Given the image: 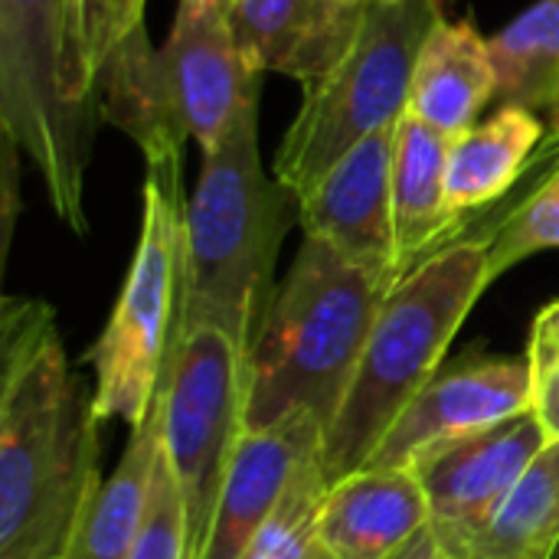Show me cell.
Listing matches in <instances>:
<instances>
[{
  "label": "cell",
  "mask_w": 559,
  "mask_h": 559,
  "mask_svg": "<svg viewBox=\"0 0 559 559\" xmlns=\"http://www.w3.org/2000/svg\"><path fill=\"white\" fill-rule=\"evenodd\" d=\"M160 75L180 128L213 151L236 118L259 102L262 72L252 69L236 43L229 3H180L160 46Z\"/></svg>",
  "instance_id": "cell-10"
},
{
  "label": "cell",
  "mask_w": 559,
  "mask_h": 559,
  "mask_svg": "<svg viewBox=\"0 0 559 559\" xmlns=\"http://www.w3.org/2000/svg\"><path fill=\"white\" fill-rule=\"evenodd\" d=\"M400 124L350 147L298 203L305 236H318L396 285L393 269V164Z\"/></svg>",
  "instance_id": "cell-12"
},
{
  "label": "cell",
  "mask_w": 559,
  "mask_h": 559,
  "mask_svg": "<svg viewBox=\"0 0 559 559\" xmlns=\"http://www.w3.org/2000/svg\"><path fill=\"white\" fill-rule=\"evenodd\" d=\"M429 527V498L413 468L364 465L328 485L318 547L331 559H393Z\"/></svg>",
  "instance_id": "cell-14"
},
{
  "label": "cell",
  "mask_w": 559,
  "mask_h": 559,
  "mask_svg": "<svg viewBox=\"0 0 559 559\" xmlns=\"http://www.w3.org/2000/svg\"><path fill=\"white\" fill-rule=\"evenodd\" d=\"M321 559H331V557H321Z\"/></svg>",
  "instance_id": "cell-32"
},
{
  "label": "cell",
  "mask_w": 559,
  "mask_h": 559,
  "mask_svg": "<svg viewBox=\"0 0 559 559\" xmlns=\"http://www.w3.org/2000/svg\"><path fill=\"white\" fill-rule=\"evenodd\" d=\"M246 350L219 328H193L174 337L160 390L157 419L164 459L187 504L190 550L200 557L213 508L246 432Z\"/></svg>",
  "instance_id": "cell-8"
},
{
  "label": "cell",
  "mask_w": 559,
  "mask_h": 559,
  "mask_svg": "<svg viewBox=\"0 0 559 559\" xmlns=\"http://www.w3.org/2000/svg\"><path fill=\"white\" fill-rule=\"evenodd\" d=\"M498 108H559V0H537L488 36Z\"/></svg>",
  "instance_id": "cell-21"
},
{
  "label": "cell",
  "mask_w": 559,
  "mask_h": 559,
  "mask_svg": "<svg viewBox=\"0 0 559 559\" xmlns=\"http://www.w3.org/2000/svg\"><path fill=\"white\" fill-rule=\"evenodd\" d=\"M102 115L85 0H0V131L39 174L52 213L88 233L85 177Z\"/></svg>",
  "instance_id": "cell-5"
},
{
  "label": "cell",
  "mask_w": 559,
  "mask_h": 559,
  "mask_svg": "<svg viewBox=\"0 0 559 559\" xmlns=\"http://www.w3.org/2000/svg\"><path fill=\"white\" fill-rule=\"evenodd\" d=\"M295 197L269 177L259 154V102L203 154L183 213V272L177 334L219 328L252 350L275 298V262Z\"/></svg>",
  "instance_id": "cell-2"
},
{
  "label": "cell",
  "mask_w": 559,
  "mask_h": 559,
  "mask_svg": "<svg viewBox=\"0 0 559 559\" xmlns=\"http://www.w3.org/2000/svg\"><path fill=\"white\" fill-rule=\"evenodd\" d=\"M495 102V66L488 39L472 23H436L416 59L409 115L455 138L478 124L485 105Z\"/></svg>",
  "instance_id": "cell-17"
},
{
  "label": "cell",
  "mask_w": 559,
  "mask_h": 559,
  "mask_svg": "<svg viewBox=\"0 0 559 559\" xmlns=\"http://www.w3.org/2000/svg\"><path fill=\"white\" fill-rule=\"evenodd\" d=\"M531 409V364L524 357L468 354L445 364L393 423L367 465L409 468L423 452L504 423Z\"/></svg>",
  "instance_id": "cell-11"
},
{
  "label": "cell",
  "mask_w": 559,
  "mask_h": 559,
  "mask_svg": "<svg viewBox=\"0 0 559 559\" xmlns=\"http://www.w3.org/2000/svg\"><path fill=\"white\" fill-rule=\"evenodd\" d=\"M547 445L550 436L537 413L524 409L504 423L449 439L409 465L429 498L432 534L445 559L459 557L472 531L501 504Z\"/></svg>",
  "instance_id": "cell-9"
},
{
  "label": "cell",
  "mask_w": 559,
  "mask_h": 559,
  "mask_svg": "<svg viewBox=\"0 0 559 559\" xmlns=\"http://www.w3.org/2000/svg\"><path fill=\"white\" fill-rule=\"evenodd\" d=\"M102 423L72 377L56 311L0 308V559H62L102 475Z\"/></svg>",
  "instance_id": "cell-1"
},
{
  "label": "cell",
  "mask_w": 559,
  "mask_h": 559,
  "mask_svg": "<svg viewBox=\"0 0 559 559\" xmlns=\"http://www.w3.org/2000/svg\"><path fill=\"white\" fill-rule=\"evenodd\" d=\"M328 495V475L321 465V452L311 455L298 475L292 478L282 504L252 537L239 559H321L318 547V518Z\"/></svg>",
  "instance_id": "cell-22"
},
{
  "label": "cell",
  "mask_w": 559,
  "mask_h": 559,
  "mask_svg": "<svg viewBox=\"0 0 559 559\" xmlns=\"http://www.w3.org/2000/svg\"><path fill=\"white\" fill-rule=\"evenodd\" d=\"M367 0H229L239 49L252 69L301 85L331 72L354 46Z\"/></svg>",
  "instance_id": "cell-15"
},
{
  "label": "cell",
  "mask_w": 559,
  "mask_h": 559,
  "mask_svg": "<svg viewBox=\"0 0 559 559\" xmlns=\"http://www.w3.org/2000/svg\"><path fill=\"white\" fill-rule=\"evenodd\" d=\"M544 138L537 111L498 108L491 118L455 134L445 160V197L455 219L501 200L524 174Z\"/></svg>",
  "instance_id": "cell-19"
},
{
  "label": "cell",
  "mask_w": 559,
  "mask_h": 559,
  "mask_svg": "<svg viewBox=\"0 0 559 559\" xmlns=\"http://www.w3.org/2000/svg\"><path fill=\"white\" fill-rule=\"evenodd\" d=\"M527 364H531V409L537 413L550 442H559V298L537 314L531 328Z\"/></svg>",
  "instance_id": "cell-26"
},
{
  "label": "cell",
  "mask_w": 559,
  "mask_h": 559,
  "mask_svg": "<svg viewBox=\"0 0 559 559\" xmlns=\"http://www.w3.org/2000/svg\"><path fill=\"white\" fill-rule=\"evenodd\" d=\"M157 459L160 419L154 403V413L138 429H131L124 455L118 459L111 475L98 481L88 504L82 508L62 559H131L147 518Z\"/></svg>",
  "instance_id": "cell-18"
},
{
  "label": "cell",
  "mask_w": 559,
  "mask_h": 559,
  "mask_svg": "<svg viewBox=\"0 0 559 559\" xmlns=\"http://www.w3.org/2000/svg\"><path fill=\"white\" fill-rule=\"evenodd\" d=\"M324 445V426L301 413L272 429L242 432L226 468L213 521L197 559H239L272 511L282 504L298 468Z\"/></svg>",
  "instance_id": "cell-13"
},
{
  "label": "cell",
  "mask_w": 559,
  "mask_h": 559,
  "mask_svg": "<svg viewBox=\"0 0 559 559\" xmlns=\"http://www.w3.org/2000/svg\"><path fill=\"white\" fill-rule=\"evenodd\" d=\"M367 3H380V0H367Z\"/></svg>",
  "instance_id": "cell-31"
},
{
  "label": "cell",
  "mask_w": 559,
  "mask_h": 559,
  "mask_svg": "<svg viewBox=\"0 0 559 559\" xmlns=\"http://www.w3.org/2000/svg\"><path fill=\"white\" fill-rule=\"evenodd\" d=\"M491 282V236L468 229L383 295L357 373L324 432L328 485L373 459L403 409L445 367L459 328Z\"/></svg>",
  "instance_id": "cell-4"
},
{
  "label": "cell",
  "mask_w": 559,
  "mask_h": 559,
  "mask_svg": "<svg viewBox=\"0 0 559 559\" xmlns=\"http://www.w3.org/2000/svg\"><path fill=\"white\" fill-rule=\"evenodd\" d=\"M554 134H559V108L557 115H554Z\"/></svg>",
  "instance_id": "cell-28"
},
{
  "label": "cell",
  "mask_w": 559,
  "mask_h": 559,
  "mask_svg": "<svg viewBox=\"0 0 559 559\" xmlns=\"http://www.w3.org/2000/svg\"><path fill=\"white\" fill-rule=\"evenodd\" d=\"M559 547V442H550L455 559H554Z\"/></svg>",
  "instance_id": "cell-20"
},
{
  "label": "cell",
  "mask_w": 559,
  "mask_h": 559,
  "mask_svg": "<svg viewBox=\"0 0 559 559\" xmlns=\"http://www.w3.org/2000/svg\"><path fill=\"white\" fill-rule=\"evenodd\" d=\"M439 20L442 0L367 3L354 46L331 72L305 85L301 108L278 144L275 180L295 203L350 147L403 121L416 59Z\"/></svg>",
  "instance_id": "cell-6"
},
{
  "label": "cell",
  "mask_w": 559,
  "mask_h": 559,
  "mask_svg": "<svg viewBox=\"0 0 559 559\" xmlns=\"http://www.w3.org/2000/svg\"><path fill=\"white\" fill-rule=\"evenodd\" d=\"M386 292L373 269L305 236L246 360V432L301 413L328 432Z\"/></svg>",
  "instance_id": "cell-3"
},
{
  "label": "cell",
  "mask_w": 559,
  "mask_h": 559,
  "mask_svg": "<svg viewBox=\"0 0 559 559\" xmlns=\"http://www.w3.org/2000/svg\"><path fill=\"white\" fill-rule=\"evenodd\" d=\"M131 559H193L187 504H183L177 478L164 459V445H160V459H157L154 481H151L147 518H144V527H141V537L134 544Z\"/></svg>",
  "instance_id": "cell-24"
},
{
  "label": "cell",
  "mask_w": 559,
  "mask_h": 559,
  "mask_svg": "<svg viewBox=\"0 0 559 559\" xmlns=\"http://www.w3.org/2000/svg\"><path fill=\"white\" fill-rule=\"evenodd\" d=\"M449 3H455V0H442V7H449Z\"/></svg>",
  "instance_id": "cell-29"
},
{
  "label": "cell",
  "mask_w": 559,
  "mask_h": 559,
  "mask_svg": "<svg viewBox=\"0 0 559 559\" xmlns=\"http://www.w3.org/2000/svg\"><path fill=\"white\" fill-rule=\"evenodd\" d=\"M554 559H559V547H557V554H554Z\"/></svg>",
  "instance_id": "cell-30"
},
{
  "label": "cell",
  "mask_w": 559,
  "mask_h": 559,
  "mask_svg": "<svg viewBox=\"0 0 559 559\" xmlns=\"http://www.w3.org/2000/svg\"><path fill=\"white\" fill-rule=\"evenodd\" d=\"M452 138L416 115H403L393 164V269L396 282L423 259L465 236L445 197V160Z\"/></svg>",
  "instance_id": "cell-16"
},
{
  "label": "cell",
  "mask_w": 559,
  "mask_h": 559,
  "mask_svg": "<svg viewBox=\"0 0 559 559\" xmlns=\"http://www.w3.org/2000/svg\"><path fill=\"white\" fill-rule=\"evenodd\" d=\"M144 3L147 0H85V36L95 79L111 59L151 43L144 29Z\"/></svg>",
  "instance_id": "cell-25"
},
{
  "label": "cell",
  "mask_w": 559,
  "mask_h": 559,
  "mask_svg": "<svg viewBox=\"0 0 559 559\" xmlns=\"http://www.w3.org/2000/svg\"><path fill=\"white\" fill-rule=\"evenodd\" d=\"M183 157L151 160L134 259L105 331L88 350L95 419L138 429L157 403L177 331L183 272Z\"/></svg>",
  "instance_id": "cell-7"
},
{
  "label": "cell",
  "mask_w": 559,
  "mask_h": 559,
  "mask_svg": "<svg viewBox=\"0 0 559 559\" xmlns=\"http://www.w3.org/2000/svg\"><path fill=\"white\" fill-rule=\"evenodd\" d=\"M559 138V134H557ZM491 236V278L544 249H559V160L557 167L488 233Z\"/></svg>",
  "instance_id": "cell-23"
},
{
  "label": "cell",
  "mask_w": 559,
  "mask_h": 559,
  "mask_svg": "<svg viewBox=\"0 0 559 559\" xmlns=\"http://www.w3.org/2000/svg\"><path fill=\"white\" fill-rule=\"evenodd\" d=\"M393 559H445V554H442V547H439V540H436V534L429 527L426 534H419L403 554H396Z\"/></svg>",
  "instance_id": "cell-27"
}]
</instances>
